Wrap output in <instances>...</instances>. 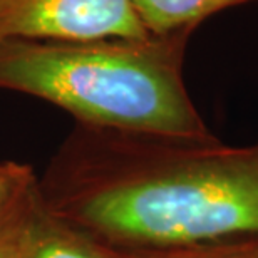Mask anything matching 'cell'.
<instances>
[{"label": "cell", "instance_id": "cell-3", "mask_svg": "<svg viewBox=\"0 0 258 258\" xmlns=\"http://www.w3.org/2000/svg\"><path fill=\"white\" fill-rule=\"evenodd\" d=\"M146 35L131 0H0V42Z\"/></svg>", "mask_w": 258, "mask_h": 258}, {"label": "cell", "instance_id": "cell-1", "mask_svg": "<svg viewBox=\"0 0 258 258\" xmlns=\"http://www.w3.org/2000/svg\"><path fill=\"white\" fill-rule=\"evenodd\" d=\"M44 210L133 255L258 238V143L76 124L39 179Z\"/></svg>", "mask_w": 258, "mask_h": 258}, {"label": "cell", "instance_id": "cell-7", "mask_svg": "<svg viewBox=\"0 0 258 258\" xmlns=\"http://www.w3.org/2000/svg\"><path fill=\"white\" fill-rule=\"evenodd\" d=\"M39 186L32 168L15 161H0V220L19 208Z\"/></svg>", "mask_w": 258, "mask_h": 258}, {"label": "cell", "instance_id": "cell-2", "mask_svg": "<svg viewBox=\"0 0 258 258\" xmlns=\"http://www.w3.org/2000/svg\"><path fill=\"white\" fill-rule=\"evenodd\" d=\"M195 30L89 40H2L0 91L47 101L82 126L211 138L183 77Z\"/></svg>", "mask_w": 258, "mask_h": 258}, {"label": "cell", "instance_id": "cell-6", "mask_svg": "<svg viewBox=\"0 0 258 258\" xmlns=\"http://www.w3.org/2000/svg\"><path fill=\"white\" fill-rule=\"evenodd\" d=\"M40 211L39 186L19 208L0 220V258H25L34 223Z\"/></svg>", "mask_w": 258, "mask_h": 258}, {"label": "cell", "instance_id": "cell-5", "mask_svg": "<svg viewBox=\"0 0 258 258\" xmlns=\"http://www.w3.org/2000/svg\"><path fill=\"white\" fill-rule=\"evenodd\" d=\"M139 20L149 34H169L179 29H196L205 19L258 0H131Z\"/></svg>", "mask_w": 258, "mask_h": 258}, {"label": "cell", "instance_id": "cell-8", "mask_svg": "<svg viewBox=\"0 0 258 258\" xmlns=\"http://www.w3.org/2000/svg\"><path fill=\"white\" fill-rule=\"evenodd\" d=\"M141 258H258V238L203 245L156 255H141Z\"/></svg>", "mask_w": 258, "mask_h": 258}, {"label": "cell", "instance_id": "cell-4", "mask_svg": "<svg viewBox=\"0 0 258 258\" xmlns=\"http://www.w3.org/2000/svg\"><path fill=\"white\" fill-rule=\"evenodd\" d=\"M25 258H141L116 250L49 215L40 203Z\"/></svg>", "mask_w": 258, "mask_h": 258}]
</instances>
